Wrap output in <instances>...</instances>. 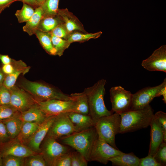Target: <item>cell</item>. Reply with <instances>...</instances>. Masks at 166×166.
Segmentation results:
<instances>
[{
	"mask_svg": "<svg viewBox=\"0 0 166 166\" xmlns=\"http://www.w3.org/2000/svg\"><path fill=\"white\" fill-rule=\"evenodd\" d=\"M35 34L45 51L49 54L56 55V51L52 45L51 34L49 32L37 30Z\"/></svg>",
	"mask_w": 166,
	"mask_h": 166,
	"instance_id": "cell-25",
	"label": "cell"
},
{
	"mask_svg": "<svg viewBox=\"0 0 166 166\" xmlns=\"http://www.w3.org/2000/svg\"><path fill=\"white\" fill-rule=\"evenodd\" d=\"M5 127L7 134L11 139L16 138L21 130L23 122L16 117L2 122Z\"/></svg>",
	"mask_w": 166,
	"mask_h": 166,
	"instance_id": "cell-24",
	"label": "cell"
},
{
	"mask_svg": "<svg viewBox=\"0 0 166 166\" xmlns=\"http://www.w3.org/2000/svg\"><path fill=\"white\" fill-rule=\"evenodd\" d=\"M154 116L162 127L164 134V141L166 142V113L162 111H159L154 114Z\"/></svg>",
	"mask_w": 166,
	"mask_h": 166,
	"instance_id": "cell-40",
	"label": "cell"
},
{
	"mask_svg": "<svg viewBox=\"0 0 166 166\" xmlns=\"http://www.w3.org/2000/svg\"><path fill=\"white\" fill-rule=\"evenodd\" d=\"M106 83V80L102 79L93 86L85 88L84 91L87 98L89 115L95 124L101 117L110 115L114 113L112 110H109L105 104L104 98Z\"/></svg>",
	"mask_w": 166,
	"mask_h": 166,
	"instance_id": "cell-2",
	"label": "cell"
},
{
	"mask_svg": "<svg viewBox=\"0 0 166 166\" xmlns=\"http://www.w3.org/2000/svg\"><path fill=\"white\" fill-rule=\"evenodd\" d=\"M122 152L97 137L93 145L89 161H96L106 164L110 158Z\"/></svg>",
	"mask_w": 166,
	"mask_h": 166,
	"instance_id": "cell-10",
	"label": "cell"
},
{
	"mask_svg": "<svg viewBox=\"0 0 166 166\" xmlns=\"http://www.w3.org/2000/svg\"><path fill=\"white\" fill-rule=\"evenodd\" d=\"M30 69V67L26 65L16 69L10 74L6 75L3 85L9 89L12 88L16 85L19 76L21 74H26L28 72Z\"/></svg>",
	"mask_w": 166,
	"mask_h": 166,
	"instance_id": "cell-27",
	"label": "cell"
},
{
	"mask_svg": "<svg viewBox=\"0 0 166 166\" xmlns=\"http://www.w3.org/2000/svg\"></svg>",
	"mask_w": 166,
	"mask_h": 166,
	"instance_id": "cell-50",
	"label": "cell"
},
{
	"mask_svg": "<svg viewBox=\"0 0 166 166\" xmlns=\"http://www.w3.org/2000/svg\"><path fill=\"white\" fill-rule=\"evenodd\" d=\"M67 114L76 132L83 131L95 126V124L89 115L74 112H67Z\"/></svg>",
	"mask_w": 166,
	"mask_h": 166,
	"instance_id": "cell-18",
	"label": "cell"
},
{
	"mask_svg": "<svg viewBox=\"0 0 166 166\" xmlns=\"http://www.w3.org/2000/svg\"></svg>",
	"mask_w": 166,
	"mask_h": 166,
	"instance_id": "cell-51",
	"label": "cell"
},
{
	"mask_svg": "<svg viewBox=\"0 0 166 166\" xmlns=\"http://www.w3.org/2000/svg\"><path fill=\"white\" fill-rule=\"evenodd\" d=\"M154 157L161 166L166 165V142L161 144Z\"/></svg>",
	"mask_w": 166,
	"mask_h": 166,
	"instance_id": "cell-36",
	"label": "cell"
},
{
	"mask_svg": "<svg viewBox=\"0 0 166 166\" xmlns=\"http://www.w3.org/2000/svg\"><path fill=\"white\" fill-rule=\"evenodd\" d=\"M57 15L69 33L75 31L87 32L78 19L67 8L59 9Z\"/></svg>",
	"mask_w": 166,
	"mask_h": 166,
	"instance_id": "cell-17",
	"label": "cell"
},
{
	"mask_svg": "<svg viewBox=\"0 0 166 166\" xmlns=\"http://www.w3.org/2000/svg\"><path fill=\"white\" fill-rule=\"evenodd\" d=\"M37 104L47 117L63 113L73 112L75 107L73 98V100L68 101L53 99L38 101Z\"/></svg>",
	"mask_w": 166,
	"mask_h": 166,
	"instance_id": "cell-11",
	"label": "cell"
},
{
	"mask_svg": "<svg viewBox=\"0 0 166 166\" xmlns=\"http://www.w3.org/2000/svg\"><path fill=\"white\" fill-rule=\"evenodd\" d=\"M166 86V78L160 85L143 88L133 94L130 110L140 109L149 105L153 99L161 96L163 88Z\"/></svg>",
	"mask_w": 166,
	"mask_h": 166,
	"instance_id": "cell-7",
	"label": "cell"
},
{
	"mask_svg": "<svg viewBox=\"0 0 166 166\" xmlns=\"http://www.w3.org/2000/svg\"><path fill=\"white\" fill-rule=\"evenodd\" d=\"M149 126L151 127L150 141L148 154L154 156L164 141V134L161 125L154 116Z\"/></svg>",
	"mask_w": 166,
	"mask_h": 166,
	"instance_id": "cell-16",
	"label": "cell"
},
{
	"mask_svg": "<svg viewBox=\"0 0 166 166\" xmlns=\"http://www.w3.org/2000/svg\"><path fill=\"white\" fill-rule=\"evenodd\" d=\"M56 115L47 117L40 125L33 136L24 144L33 151L40 153V146L46 137Z\"/></svg>",
	"mask_w": 166,
	"mask_h": 166,
	"instance_id": "cell-15",
	"label": "cell"
},
{
	"mask_svg": "<svg viewBox=\"0 0 166 166\" xmlns=\"http://www.w3.org/2000/svg\"><path fill=\"white\" fill-rule=\"evenodd\" d=\"M17 86L38 101L53 99L68 101L73 99V97L58 88L44 82L32 81L22 78L20 80Z\"/></svg>",
	"mask_w": 166,
	"mask_h": 166,
	"instance_id": "cell-1",
	"label": "cell"
},
{
	"mask_svg": "<svg viewBox=\"0 0 166 166\" xmlns=\"http://www.w3.org/2000/svg\"><path fill=\"white\" fill-rule=\"evenodd\" d=\"M40 124L35 122H23L21 130L16 138L25 144L33 136Z\"/></svg>",
	"mask_w": 166,
	"mask_h": 166,
	"instance_id": "cell-22",
	"label": "cell"
},
{
	"mask_svg": "<svg viewBox=\"0 0 166 166\" xmlns=\"http://www.w3.org/2000/svg\"><path fill=\"white\" fill-rule=\"evenodd\" d=\"M71 166H87L88 161L80 152L76 151L71 152Z\"/></svg>",
	"mask_w": 166,
	"mask_h": 166,
	"instance_id": "cell-35",
	"label": "cell"
},
{
	"mask_svg": "<svg viewBox=\"0 0 166 166\" xmlns=\"http://www.w3.org/2000/svg\"><path fill=\"white\" fill-rule=\"evenodd\" d=\"M17 1H20L22 2L23 3L27 4L33 7L34 9L38 7L37 0H17Z\"/></svg>",
	"mask_w": 166,
	"mask_h": 166,
	"instance_id": "cell-45",
	"label": "cell"
},
{
	"mask_svg": "<svg viewBox=\"0 0 166 166\" xmlns=\"http://www.w3.org/2000/svg\"><path fill=\"white\" fill-rule=\"evenodd\" d=\"M97 137V131L94 127L58 139L61 144L71 147L80 152L89 161L93 145Z\"/></svg>",
	"mask_w": 166,
	"mask_h": 166,
	"instance_id": "cell-4",
	"label": "cell"
},
{
	"mask_svg": "<svg viewBox=\"0 0 166 166\" xmlns=\"http://www.w3.org/2000/svg\"><path fill=\"white\" fill-rule=\"evenodd\" d=\"M121 122L120 114L115 113L101 117L95 126L98 138L117 149L115 136L119 133Z\"/></svg>",
	"mask_w": 166,
	"mask_h": 166,
	"instance_id": "cell-5",
	"label": "cell"
},
{
	"mask_svg": "<svg viewBox=\"0 0 166 166\" xmlns=\"http://www.w3.org/2000/svg\"><path fill=\"white\" fill-rule=\"evenodd\" d=\"M40 149L46 166H53L60 156L70 152L67 145L59 143L56 140L46 136L41 143Z\"/></svg>",
	"mask_w": 166,
	"mask_h": 166,
	"instance_id": "cell-6",
	"label": "cell"
},
{
	"mask_svg": "<svg viewBox=\"0 0 166 166\" xmlns=\"http://www.w3.org/2000/svg\"><path fill=\"white\" fill-rule=\"evenodd\" d=\"M6 76L2 69L1 65H0V86L3 85Z\"/></svg>",
	"mask_w": 166,
	"mask_h": 166,
	"instance_id": "cell-46",
	"label": "cell"
},
{
	"mask_svg": "<svg viewBox=\"0 0 166 166\" xmlns=\"http://www.w3.org/2000/svg\"><path fill=\"white\" fill-rule=\"evenodd\" d=\"M112 110L120 114L130 110L133 94L121 86L112 87L110 90Z\"/></svg>",
	"mask_w": 166,
	"mask_h": 166,
	"instance_id": "cell-8",
	"label": "cell"
},
{
	"mask_svg": "<svg viewBox=\"0 0 166 166\" xmlns=\"http://www.w3.org/2000/svg\"><path fill=\"white\" fill-rule=\"evenodd\" d=\"M71 152L62 155L54 163L53 166H71Z\"/></svg>",
	"mask_w": 166,
	"mask_h": 166,
	"instance_id": "cell-39",
	"label": "cell"
},
{
	"mask_svg": "<svg viewBox=\"0 0 166 166\" xmlns=\"http://www.w3.org/2000/svg\"><path fill=\"white\" fill-rule=\"evenodd\" d=\"M18 117L23 122H35L40 124L47 117L37 103L27 110L21 113Z\"/></svg>",
	"mask_w": 166,
	"mask_h": 166,
	"instance_id": "cell-19",
	"label": "cell"
},
{
	"mask_svg": "<svg viewBox=\"0 0 166 166\" xmlns=\"http://www.w3.org/2000/svg\"><path fill=\"white\" fill-rule=\"evenodd\" d=\"M12 59L7 55L2 54L0 53V61L2 65H5L10 63Z\"/></svg>",
	"mask_w": 166,
	"mask_h": 166,
	"instance_id": "cell-44",
	"label": "cell"
},
{
	"mask_svg": "<svg viewBox=\"0 0 166 166\" xmlns=\"http://www.w3.org/2000/svg\"><path fill=\"white\" fill-rule=\"evenodd\" d=\"M24 166H46V165L40 153H36L25 157Z\"/></svg>",
	"mask_w": 166,
	"mask_h": 166,
	"instance_id": "cell-33",
	"label": "cell"
},
{
	"mask_svg": "<svg viewBox=\"0 0 166 166\" xmlns=\"http://www.w3.org/2000/svg\"><path fill=\"white\" fill-rule=\"evenodd\" d=\"M34 10L31 6L23 3L22 9L17 10L15 15L19 23L26 22L34 14Z\"/></svg>",
	"mask_w": 166,
	"mask_h": 166,
	"instance_id": "cell-30",
	"label": "cell"
},
{
	"mask_svg": "<svg viewBox=\"0 0 166 166\" xmlns=\"http://www.w3.org/2000/svg\"><path fill=\"white\" fill-rule=\"evenodd\" d=\"M49 33L53 35L66 40L69 34L63 22L58 24Z\"/></svg>",
	"mask_w": 166,
	"mask_h": 166,
	"instance_id": "cell-37",
	"label": "cell"
},
{
	"mask_svg": "<svg viewBox=\"0 0 166 166\" xmlns=\"http://www.w3.org/2000/svg\"><path fill=\"white\" fill-rule=\"evenodd\" d=\"M10 139L4 124L2 122L0 121V144L7 141Z\"/></svg>",
	"mask_w": 166,
	"mask_h": 166,
	"instance_id": "cell-42",
	"label": "cell"
},
{
	"mask_svg": "<svg viewBox=\"0 0 166 166\" xmlns=\"http://www.w3.org/2000/svg\"><path fill=\"white\" fill-rule=\"evenodd\" d=\"M76 132L67 112L63 113L56 116L46 136L57 140Z\"/></svg>",
	"mask_w": 166,
	"mask_h": 166,
	"instance_id": "cell-9",
	"label": "cell"
},
{
	"mask_svg": "<svg viewBox=\"0 0 166 166\" xmlns=\"http://www.w3.org/2000/svg\"><path fill=\"white\" fill-rule=\"evenodd\" d=\"M75 101V107L74 112L85 115H89V107L87 97L85 92L72 93Z\"/></svg>",
	"mask_w": 166,
	"mask_h": 166,
	"instance_id": "cell-23",
	"label": "cell"
},
{
	"mask_svg": "<svg viewBox=\"0 0 166 166\" xmlns=\"http://www.w3.org/2000/svg\"><path fill=\"white\" fill-rule=\"evenodd\" d=\"M25 157L13 155L2 157V166H24Z\"/></svg>",
	"mask_w": 166,
	"mask_h": 166,
	"instance_id": "cell-34",
	"label": "cell"
},
{
	"mask_svg": "<svg viewBox=\"0 0 166 166\" xmlns=\"http://www.w3.org/2000/svg\"><path fill=\"white\" fill-rule=\"evenodd\" d=\"M139 166H161L154 156L148 155L147 156L140 159Z\"/></svg>",
	"mask_w": 166,
	"mask_h": 166,
	"instance_id": "cell-41",
	"label": "cell"
},
{
	"mask_svg": "<svg viewBox=\"0 0 166 166\" xmlns=\"http://www.w3.org/2000/svg\"><path fill=\"white\" fill-rule=\"evenodd\" d=\"M62 22L57 15L53 17L42 18L39 23L38 30L50 32L59 24Z\"/></svg>",
	"mask_w": 166,
	"mask_h": 166,
	"instance_id": "cell-29",
	"label": "cell"
},
{
	"mask_svg": "<svg viewBox=\"0 0 166 166\" xmlns=\"http://www.w3.org/2000/svg\"><path fill=\"white\" fill-rule=\"evenodd\" d=\"M20 113L10 104L0 105V121L18 117Z\"/></svg>",
	"mask_w": 166,
	"mask_h": 166,
	"instance_id": "cell-32",
	"label": "cell"
},
{
	"mask_svg": "<svg viewBox=\"0 0 166 166\" xmlns=\"http://www.w3.org/2000/svg\"><path fill=\"white\" fill-rule=\"evenodd\" d=\"M60 0H44L40 6L42 11V18L53 17L57 15Z\"/></svg>",
	"mask_w": 166,
	"mask_h": 166,
	"instance_id": "cell-28",
	"label": "cell"
},
{
	"mask_svg": "<svg viewBox=\"0 0 166 166\" xmlns=\"http://www.w3.org/2000/svg\"><path fill=\"white\" fill-rule=\"evenodd\" d=\"M102 33L101 31L94 33L73 32L69 33L66 40L70 44L75 42H83L91 39L97 38L101 36Z\"/></svg>",
	"mask_w": 166,
	"mask_h": 166,
	"instance_id": "cell-26",
	"label": "cell"
},
{
	"mask_svg": "<svg viewBox=\"0 0 166 166\" xmlns=\"http://www.w3.org/2000/svg\"><path fill=\"white\" fill-rule=\"evenodd\" d=\"M150 105L138 109L130 110L120 114L121 117L119 133L145 128L150 125L154 116Z\"/></svg>",
	"mask_w": 166,
	"mask_h": 166,
	"instance_id": "cell-3",
	"label": "cell"
},
{
	"mask_svg": "<svg viewBox=\"0 0 166 166\" xmlns=\"http://www.w3.org/2000/svg\"><path fill=\"white\" fill-rule=\"evenodd\" d=\"M44 0H37L38 5L40 6L43 3Z\"/></svg>",
	"mask_w": 166,
	"mask_h": 166,
	"instance_id": "cell-48",
	"label": "cell"
},
{
	"mask_svg": "<svg viewBox=\"0 0 166 166\" xmlns=\"http://www.w3.org/2000/svg\"><path fill=\"white\" fill-rule=\"evenodd\" d=\"M42 17V11L41 7L38 6L36 8L34 14L23 26L24 31L27 33L30 36L35 34Z\"/></svg>",
	"mask_w": 166,
	"mask_h": 166,
	"instance_id": "cell-21",
	"label": "cell"
},
{
	"mask_svg": "<svg viewBox=\"0 0 166 166\" xmlns=\"http://www.w3.org/2000/svg\"><path fill=\"white\" fill-rule=\"evenodd\" d=\"M17 1V0H0V13L12 3Z\"/></svg>",
	"mask_w": 166,
	"mask_h": 166,
	"instance_id": "cell-43",
	"label": "cell"
},
{
	"mask_svg": "<svg viewBox=\"0 0 166 166\" xmlns=\"http://www.w3.org/2000/svg\"><path fill=\"white\" fill-rule=\"evenodd\" d=\"M51 38L52 45L56 51V55L61 56L63 55L65 50L69 48L70 44L67 40L52 34Z\"/></svg>",
	"mask_w": 166,
	"mask_h": 166,
	"instance_id": "cell-31",
	"label": "cell"
},
{
	"mask_svg": "<svg viewBox=\"0 0 166 166\" xmlns=\"http://www.w3.org/2000/svg\"><path fill=\"white\" fill-rule=\"evenodd\" d=\"M109 160L113 166H139L140 158L133 152L125 153L122 152L110 158Z\"/></svg>",
	"mask_w": 166,
	"mask_h": 166,
	"instance_id": "cell-20",
	"label": "cell"
},
{
	"mask_svg": "<svg viewBox=\"0 0 166 166\" xmlns=\"http://www.w3.org/2000/svg\"><path fill=\"white\" fill-rule=\"evenodd\" d=\"M10 104L20 113L25 111L37 103L31 94L16 85L9 89Z\"/></svg>",
	"mask_w": 166,
	"mask_h": 166,
	"instance_id": "cell-12",
	"label": "cell"
},
{
	"mask_svg": "<svg viewBox=\"0 0 166 166\" xmlns=\"http://www.w3.org/2000/svg\"><path fill=\"white\" fill-rule=\"evenodd\" d=\"M141 65L149 71L166 73V45H162L155 50L148 57L142 61Z\"/></svg>",
	"mask_w": 166,
	"mask_h": 166,
	"instance_id": "cell-13",
	"label": "cell"
},
{
	"mask_svg": "<svg viewBox=\"0 0 166 166\" xmlns=\"http://www.w3.org/2000/svg\"><path fill=\"white\" fill-rule=\"evenodd\" d=\"M10 93L9 89L3 85L0 86V105L10 104Z\"/></svg>",
	"mask_w": 166,
	"mask_h": 166,
	"instance_id": "cell-38",
	"label": "cell"
},
{
	"mask_svg": "<svg viewBox=\"0 0 166 166\" xmlns=\"http://www.w3.org/2000/svg\"><path fill=\"white\" fill-rule=\"evenodd\" d=\"M0 166H2V157L0 156Z\"/></svg>",
	"mask_w": 166,
	"mask_h": 166,
	"instance_id": "cell-49",
	"label": "cell"
},
{
	"mask_svg": "<svg viewBox=\"0 0 166 166\" xmlns=\"http://www.w3.org/2000/svg\"><path fill=\"white\" fill-rule=\"evenodd\" d=\"M36 153L16 138L0 144V156L2 157L7 155L25 157Z\"/></svg>",
	"mask_w": 166,
	"mask_h": 166,
	"instance_id": "cell-14",
	"label": "cell"
},
{
	"mask_svg": "<svg viewBox=\"0 0 166 166\" xmlns=\"http://www.w3.org/2000/svg\"><path fill=\"white\" fill-rule=\"evenodd\" d=\"M161 96L163 97L162 99L164 103H166V86L164 87L161 92Z\"/></svg>",
	"mask_w": 166,
	"mask_h": 166,
	"instance_id": "cell-47",
	"label": "cell"
}]
</instances>
